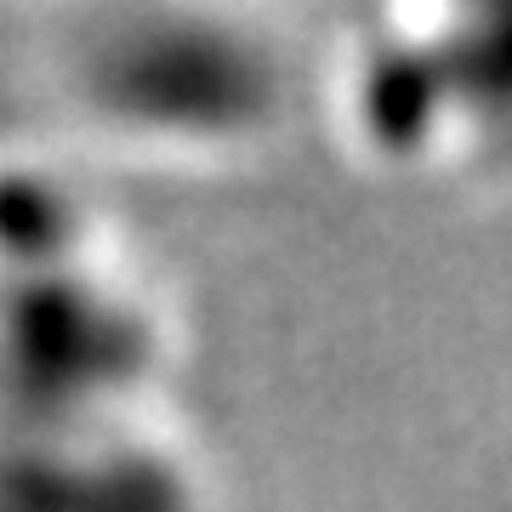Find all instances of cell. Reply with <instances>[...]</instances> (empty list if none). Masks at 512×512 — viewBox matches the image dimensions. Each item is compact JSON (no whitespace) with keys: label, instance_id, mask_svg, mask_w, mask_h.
Listing matches in <instances>:
<instances>
[{"label":"cell","instance_id":"1","mask_svg":"<svg viewBox=\"0 0 512 512\" xmlns=\"http://www.w3.org/2000/svg\"><path fill=\"white\" fill-rule=\"evenodd\" d=\"M80 103L154 154H239L285 109V57L228 12L143 6L97 23L74 63Z\"/></svg>","mask_w":512,"mask_h":512},{"label":"cell","instance_id":"2","mask_svg":"<svg viewBox=\"0 0 512 512\" xmlns=\"http://www.w3.org/2000/svg\"><path fill=\"white\" fill-rule=\"evenodd\" d=\"M165 359L160 313L103 256L0 279L6 433H86L143 410Z\"/></svg>","mask_w":512,"mask_h":512},{"label":"cell","instance_id":"3","mask_svg":"<svg viewBox=\"0 0 512 512\" xmlns=\"http://www.w3.org/2000/svg\"><path fill=\"white\" fill-rule=\"evenodd\" d=\"M507 109L495 18L382 23L342 63V126L387 171L433 165Z\"/></svg>","mask_w":512,"mask_h":512},{"label":"cell","instance_id":"4","mask_svg":"<svg viewBox=\"0 0 512 512\" xmlns=\"http://www.w3.org/2000/svg\"><path fill=\"white\" fill-rule=\"evenodd\" d=\"M92 200L52 165H0V279L52 274L97 256Z\"/></svg>","mask_w":512,"mask_h":512}]
</instances>
